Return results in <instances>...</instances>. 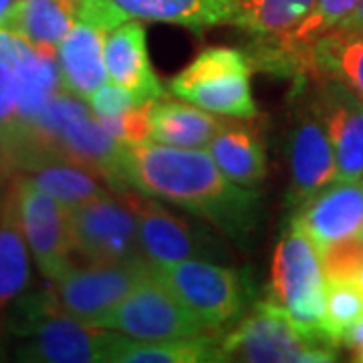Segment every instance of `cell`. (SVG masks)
Wrapping results in <instances>:
<instances>
[{
    "label": "cell",
    "instance_id": "obj_26",
    "mask_svg": "<svg viewBox=\"0 0 363 363\" xmlns=\"http://www.w3.org/2000/svg\"><path fill=\"white\" fill-rule=\"evenodd\" d=\"M317 0H240L233 25L257 39H283L309 14Z\"/></svg>",
    "mask_w": 363,
    "mask_h": 363
},
{
    "label": "cell",
    "instance_id": "obj_14",
    "mask_svg": "<svg viewBox=\"0 0 363 363\" xmlns=\"http://www.w3.org/2000/svg\"><path fill=\"white\" fill-rule=\"evenodd\" d=\"M293 220L309 234L319 255L363 234V188L359 182H333L309 198Z\"/></svg>",
    "mask_w": 363,
    "mask_h": 363
},
{
    "label": "cell",
    "instance_id": "obj_25",
    "mask_svg": "<svg viewBox=\"0 0 363 363\" xmlns=\"http://www.w3.org/2000/svg\"><path fill=\"white\" fill-rule=\"evenodd\" d=\"M311 69L343 81L363 99V30H331L315 43Z\"/></svg>",
    "mask_w": 363,
    "mask_h": 363
},
{
    "label": "cell",
    "instance_id": "obj_30",
    "mask_svg": "<svg viewBox=\"0 0 363 363\" xmlns=\"http://www.w3.org/2000/svg\"><path fill=\"white\" fill-rule=\"evenodd\" d=\"M152 105L154 104L138 105L123 116L99 117V121L104 123L105 130L121 143L143 142V140H150V131H152V123H150Z\"/></svg>",
    "mask_w": 363,
    "mask_h": 363
},
{
    "label": "cell",
    "instance_id": "obj_2",
    "mask_svg": "<svg viewBox=\"0 0 363 363\" xmlns=\"http://www.w3.org/2000/svg\"><path fill=\"white\" fill-rule=\"evenodd\" d=\"M9 309V331L25 339L14 351L18 362L107 363L113 331L61 311L52 291L25 293Z\"/></svg>",
    "mask_w": 363,
    "mask_h": 363
},
{
    "label": "cell",
    "instance_id": "obj_34",
    "mask_svg": "<svg viewBox=\"0 0 363 363\" xmlns=\"http://www.w3.org/2000/svg\"><path fill=\"white\" fill-rule=\"evenodd\" d=\"M341 343H343L359 362H363V317L357 323L351 325L350 329L345 331V335L341 337Z\"/></svg>",
    "mask_w": 363,
    "mask_h": 363
},
{
    "label": "cell",
    "instance_id": "obj_3",
    "mask_svg": "<svg viewBox=\"0 0 363 363\" xmlns=\"http://www.w3.org/2000/svg\"><path fill=\"white\" fill-rule=\"evenodd\" d=\"M325 293L327 277L321 255L309 234L291 220L274 248L269 301L279 305L305 335L337 347L325 331Z\"/></svg>",
    "mask_w": 363,
    "mask_h": 363
},
{
    "label": "cell",
    "instance_id": "obj_23",
    "mask_svg": "<svg viewBox=\"0 0 363 363\" xmlns=\"http://www.w3.org/2000/svg\"><path fill=\"white\" fill-rule=\"evenodd\" d=\"M77 0H25L6 28L26 39L37 51L57 55L59 43L77 23Z\"/></svg>",
    "mask_w": 363,
    "mask_h": 363
},
{
    "label": "cell",
    "instance_id": "obj_7",
    "mask_svg": "<svg viewBox=\"0 0 363 363\" xmlns=\"http://www.w3.org/2000/svg\"><path fill=\"white\" fill-rule=\"evenodd\" d=\"M152 272L210 331L238 319L245 311L247 286L234 269L188 259L172 264H152Z\"/></svg>",
    "mask_w": 363,
    "mask_h": 363
},
{
    "label": "cell",
    "instance_id": "obj_35",
    "mask_svg": "<svg viewBox=\"0 0 363 363\" xmlns=\"http://www.w3.org/2000/svg\"><path fill=\"white\" fill-rule=\"evenodd\" d=\"M25 0H0V26H9Z\"/></svg>",
    "mask_w": 363,
    "mask_h": 363
},
{
    "label": "cell",
    "instance_id": "obj_18",
    "mask_svg": "<svg viewBox=\"0 0 363 363\" xmlns=\"http://www.w3.org/2000/svg\"><path fill=\"white\" fill-rule=\"evenodd\" d=\"M222 362L220 341L212 335L169 341H142L113 331L107 363H204Z\"/></svg>",
    "mask_w": 363,
    "mask_h": 363
},
{
    "label": "cell",
    "instance_id": "obj_17",
    "mask_svg": "<svg viewBox=\"0 0 363 363\" xmlns=\"http://www.w3.org/2000/svg\"><path fill=\"white\" fill-rule=\"evenodd\" d=\"M105 30L85 23H75L57 47V63L61 71V85L83 101L107 83L105 65Z\"/></svg>",
    "mask_w": 363,
    "mask_h": 363
},
{
    "label": "cell",
    "instance_id": "obj_33",
    "mask_svg": "<svg viewBox=\"0 0 363 363\" xmlns=\"http://www.w3.org/2000/svg\"><path fill=\"white\" fill-rule=\"evenodd\" d=\"M30 47L33 45L21 35H16L6 26H0V71L13 73L14 69L25 61Z\"/></svg>",
    "mask_w": 363,
    "mask_h": 363
},
{
    "label": "cell",
    "instance_id": "obj_4",
    "mask_svg": "<svg viewBox=\"0 0 363 363\" xmlns=\"http://www.w3.org/2000/svg\"><path fill=\"white\" fill-rule=\"evenodd\" d=\"M30 123L71 162L93 169L119 192L128 190L121 172L123 143L105 130L99 117L91 113L83 99L61 89Z\"/></svg>",
    "mask_w": 363,
    "mask_h": 363
},
{
    "label": "cell",
    "instance_id": "obj_36",
    "mask_svg": "<svg viewBox=\"0 0 363 363\" xmlns=\"http://www.w3.org/2000/svg\"><path fill=\"white\" fill-rule=\"evenodd\" d=\"M333 30H363V0H359L355 11Z\"/></svg>",
    "mask_w": 363,
    "mask_h": 363
},
{
    "label": "cell",
    "instance_id": "obj_31",
    "mask_svg": "<svg viewBox=\"0 0 363 363\" xmlns=\"http://www.w3.org/2000/svg\"><path fill=\"white\" fill-rule=\"evenodd\" d=\"M77 23L101 28L105 33L113 30L116 26L130 21V14L125 13L116 0H77Z\"/></svg>",
    "mask_w": 363,
    "mask_h": 363
},
{
    "label": "cell",
    "instance_id": "obj_38",
    "mask_svg": "<svg viewBox=\"0 0 363 363\" xmlns=\"http://www.w3.org/2000/svg\"><path fill=\"white\" fill-rule=\"evenodd\" d=\"M4 359H6V351H4V345L0 341V362H4Z\"/></svg>",
    "mask_w": 363,
    "mask_h": 363
},
{
    "label": "cell",
    "instance_id": "obj_22",
    "mask_svg": "<svg viewBox=\"0 0 363 363\" xmlns=\"http://www.w3.org/2000/svg\"><path fill=\"white\" fill-rule=\"evenodd\" d=\"M208 152L222 174L238 186H257L267 176L264 145L255 131L242 125H224L208 143Z\"/></svg>",
    "mask_w": 363,
    "mask_h": 363
},
{
    "label": "cell",
    "instance_id": "obj_24",
    "mask_svg": "<svg viewBox=\"0 0 363 363\" xmlns=\"http://www.w3.org/2000/svg\"><path fill=\"white\" fill-rule=\"evenodd\" d=\"M26 178L37 184L40 190L57 198L69 210L109 194L101 176L81 164L71 162L69 157H52L26 172Z\"/></svg>",
    "mask_w": 363,
    "mask_h": 363
},
{
    "label": "cell",
    "instance_id": "obj_27",
    "mask_svg": "<svg viewBox=\"0 0 363 363\" xmlns=\"http://www.w3.org/2000/svg\"><path fill=\"white\" fill-rule=\"evenodd\" d=\"M363 317V289L353 281H327L323 325L335 343Z\"/></svg>",
    "mask_w": 363,
    "mask_h": 363
},
{
    "label": "cell",
    "instance_id": "obj_1",
    "mask_svg": "<svg viewBox=\"0 0 363 363\" xmlns=\"http://www.w3.org/2000/svg\"><path fill=\"white\" fill-rule=\"evenodd\" d=\"M121 172L133 190L194 212L233 238L240 240L257 226L259 196L228 180L204 147L123 143Z\"/></svg>",
    "mask_w": 363,
    "mask_h": 363
},
{
    "label": "cell",
    "instance_id": "obj_28",
    "mask_svg": "<svg viewBox=\"0 0 363 363\" xmlns=\"http://www.w3.org/2000/svg\"><path fill=\"white\" fill-rule=\"evenodd\" d=\"M321 260L327 281L359 283L363 272V234L325 248Z\"/></svg>",
    "mask_w": 363,
    "mask_h": 363
},
{
    "label": "cell",
    "instance_id": "obj_16",
    "mask_svg": "<svg viewBox=\"0 0 363 363\" xmlns=\"http://www.w3.org/2000/svg\"><path fill=\"white\" fill-rule=\"evenodd\" d=\"M323 123L335 150L337 182L363 180V99L333 83L323 95Z\"/></svg>",
    "mask_w": 363,
    "mask_h": 363
},
{
    "label": "cell",
    "instance_id": "obj_12",
    "mask_svg": "<svg viewBox=\"0 0 363 363\" xmlns=\"http://www.w3.org/2000/svg\"><path fill=\"white\" fill-rule=\"evenodd\" d=\"M125 202L138 218L140 242L145 259L152 264H172L188 259H214L222 250L202 230H194L188 222L156 204L152 196L121 190Z\"/></svg>",
    "mask_w": 363,
    "mask_h": 363
},
{
    "label": "cell",
    "instance_id": "obj_11",
    "mask_svg": "<svg viewBox=\"0 0 363 363\" xmlns=\"http://www.w3.org/2000/svg\"><path fill=\"white\" fill-rule=\"evenodd\" d=\"M152 264L147 260L71 267L55 283L52 295L61 311L95 325L105 313L117 307L135 286L150 277Z\"/></svg>",
    "mask_w": 363,
    "mask_h": 363
},
{
    "label": "cell",
    "instance_id": "obj_19",
    "mask_svg": "<svg viewBox=\"0 0 363 363\" xmlns=\"http://www.w3.org/2000/svg\"><path fill=\"white\" fill-rule=\"evenodd\" d=\"M131 18L174 23L202 33L208 26L233 23L240 0H116Z\"/></svg>",
    "mask_w": 363,
    "mask_h": 363
},
{
    "label": "cell",
    "instance_id": "obj_41",
    "mask_svg": "<svg viewBox=\"0 0 363 363\" xmlns=\"http://www.w3.org/2000/svg\"><path fill=\"white\" fill-rule=\"evenodd\" d=\"M362 188H363V186H362Z\"/></svg>",
    "mask_w": 363,
    "mask_h": 363
},
{
    "label": "cell",
    "instance_id": "obj_8",
    "mask_svg": "<svg viewBox=\"0 0 363 363\" xmlns=\"http://www.w3.org/2000/svg\"><path fill=\"white\" fill-rule=\"evenodd\" d=\"M152 264V262H150ZM97 327L119 331L142 341H169L210 335V329L157 281L154 272L145 277L117 307L97 319Z\"/></svg>",
    "mask_w": 363,
    "mask_h": 363
},
{
    "label": "cell",
    "instance_id": "obj_5",
    "mask_svg": "<svg viewBox=\"0 0 363 363\" xmlns=\"http://www.w3.org/2000/svg\"><path fill=\"white\" fill-rule=\"evenodd\" d=\"M222 362L323 363L335 362V347L305 335L272 301H260L226 337Z\"/></svg>",
    "mask_w": 363,
    "mask_h": 363
},
{
    "label": "cell",
    "instance_id": "obj_40",
    "mask_svg": "<svg viewBox=\"0 0 363 363\" xmlns=\"http://www.w3.org/2000/svg\"><path fill=\"white\" fill-rule=\"evenodd\" d=\"M0 204H2V198H0Z\"/></svg>",
    "mask_w": 363,
    "mask_h": 363
},
{
    "label": "cell",
    "instance_id": "obj_10",
    "mask_svg": "<svg viewBox=\"0 0 363 363\" xmlns=\"http://www.w3.org/2000/svg\"><path fill=\"white\" fill-rule=\"evenodd\" d=\"M16 216L28 248L37 260L40 272L57 281L73 267L71 255V212L49 192L40 190L26 176H16L9 186Z\"/></svg>",
    "mask_w": 363,
    "mask_h": 363
},
{
    "label": "cell",
    "instance_id": "obj_15",
    "mask_svg": "<svg viewBox=\"0 0 363 363\" xmlns=\"http://www.w3.org/2000/svg\"><path fill=\"white\" fill-rule=\"evenodd\" d=\"M105 65L113 83L133 93L138 105L156 104L166 97L145 47V28L138 21H128L105 35Z\"/></svg>",
    "mask_w": 363,
    "mask_h": 363
},
{
    "label": "cell",
    "instance_id": "obj_20",
    "mask_svg": "<svg viewBox=\"0 0 363 363\" xmlns=\"http://www.w3.org/2000/svg\"><path fill=\"white\" fill-rule=\"evenodd\" d=\"M30 285V248L6 190L0 204V317Z\"/></svg>",
    "mask_w": 363,
    "mask_h": 363
},
{
    "label": "cell",
    "instance_id": "obj_13",
    "mask_svg": "<svg viewBox=\"0 0 363 363\" xmlns=\"http://www.w3.org/2000/svg\"><path fill=\"white\" fill-rule=\"evenodd\" d=\"M289 166L291 188L286 192V204L293 210L337 182L335 150L321 119L315 116L298 119L289 143Z\"/></svg>",
    "mask_w": 363,
    "mask_h": 363
},
{
    "label": "cell",
    "instance_id": "obj_37",
    "mask_svg": "<svg viewBox=\"0 0 363 363\" xmlns=\"http://www.w3.org/2000/svg\"><path fill=\"white\" fill-rule=\"evenodd\" d=\"M11 169H13V166L9 164V160H6L2 147H0V198H2V182L6 180V176L11 174Z\"/></svg>",
    "mask_w": 363,
    "mask_h": 363
},
{
    "label": "cell",
    "instance_id": "obj_9",
    "mask_svg": "<svg viewBox=\"0 0 363 363\" xmlns=\"http://www.w3.org/2000/svg\"><path fill=\"white\" fill-rule=\"evenodd\" d=\"M71 212V238L79 257L95 264L147 260L133 208L119 194L91 200ZM150 262V260H147Z\"/></svg>",
    "mask_w": 363,
    "mask_h": 363
},
{
    "label": "cell",
    "instance_id": "obj_21",
    "mask_svg": "<svg viewBox=\"0 0 363 363\" xmlns=\"http://www.w3.org/2000/svg\"><path fill=\"white\" fill-rule=\"evenodd\" d=\"M150 140L174 147H208L222 123L210 111L178 101H156L150 111Z\"/></svg>",
    "mask_w": 363,
    "mask_h": 363
},
{
    "label": "cell",
    "instance_id": "obj_29",
    "mask_svg": "<svg viewBox=\"0 0 363 363\" xmlns=\"http://www.w3.org/2000/svg\"><path fill=\"white\" fill-rule=\"evenodd\" d=\"M26 123L28 121H25L18 113L13 77L0 71V147L4 156L13 147V143L18 140V135L25 131Z\"/></svg>",
    "mask_w": 363,
    "mask_h": 363
},
{
    "label": "cell",
    "instance_id": "obj_32",
    "mask_svg": "<svg viewBox=\"0 0 363 363\" xmlns=\"http://www.w3.org/2000/svg\"><path fill=\"white\" fill-rule=\"evenodd\" d=\"M89 105L97 117H117L138 107V101L128 87L119 83H105L93 93Z\"/></svg>",
    "mask_w": 363,
    "mask_h": 363
},
{
    "label": "cell",
    "instance_id": "obj_6",
    "mask_svg": "<svg viewBox=\"0 0 363 363\" xmlns=\"http://www.w3.org/2000/svg\"><path fill=\"white\" fill-rule=\"evenodd\" d=\"M250 71L247 52L210 47L169 81V91L210 113L252 119L259 109L250 93Z\"/></svg>",
    "mask_w": 363,
    "mask_h": 363
},
{
    "label": "cell",
    "instance_id": "obj_39",
    "mask_svg": "<svg viewBox=\"0 0 363 363\" xmlns=\"http://www.w3.org/2000/svg\"><path fill=\"white\" fill-rule=\"evenodd\" d=\"M359 286L363 289V272H362V277H359Z\"/></svg>",
    "mask_w": 363,
    "mask_h": 363
}]
</instances>
